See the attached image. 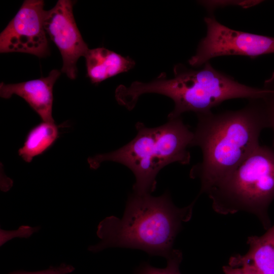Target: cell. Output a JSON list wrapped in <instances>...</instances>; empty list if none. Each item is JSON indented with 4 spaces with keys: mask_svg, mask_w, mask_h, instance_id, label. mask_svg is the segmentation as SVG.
Returning a JSON list of instances; mask_svg holds the SVG:
<instances>
[{
    "mask_svg": "<svg viewBox=\"0 0 274 274\" xmlns=\"http://www.w3.org/2000/svg\"><path fill=\"white\" fill-rule=\"evenodd\" d=\"M75 268L71 265L62 263L59 266L38 271H14L8 274H68L73 272Z\"/></svg>",
    "mask_w": 274,
    "mask_h": 274,
    "instance_id": "14",
    "label": "cell"
},
{
    "mask_svg": "<svg viewBox=\"0 0 274 274\" xmlns=\"http://www.w3.org/2000/svg\"><path fill=\"white\" fill-rule=\"evenodd\" d=\"M182 260V252L175 249L173 254L166 259L165 267L157 268L145 263L137 269L135 274H181L180 265Z\"/></svg>",
    "mask_w": 274,
    "mask_h": 274,
    "instance_id": "13",
    "label": "cell"
},
{
    "mask_svg": "<svg viewBox=\"0 0 274 274\" xmlns=\"http://www.w3.org/2000/svg\"><path fill=\"white\" fill-rule=\"evenodd\" d=\"M263 88L274 94V72L271 77L264 82Z\"/></svg>",
    "mask_w": 274,
    "mask_h": 274,
    "instance_id": "17",
    "label": "cell"
},
{
    "mask_svg": "<svg viewBox=\"0 0 274 274\" xmlns=\"http://www.w3.org/2000/svg\"><path fill=\"white\" fill-rule=\"evenodd\" d=\"M247 243V253L231 257L228 264L254 274H274V225L261 236H249Z\"/></svg>",
    "mask_w": 274,
    "mask_h": 274,
    "instance_id": "10",
    "label": "cell"
},
{
    "mask_svg": "<svg viewBox=\"0 0 274 274\" xmlns=\"http://www.w3.org/2000/svg\"><path fill=\"white\" fill-rule=\"evenodd\" d=\"M60 72L52 70L46 77L16 84H0V95L9 98L16 94L23 98L44 122L54 123L52 117L53 87Z\"/></svg>",
    "mask_w": 274,
    "mask_h": 274,
    "instance_id": "9",
    "label": "cell"
},
{
    "mask_svg": "<svg viewBox=\"0 0 274 274\" xmlns=\"http://www.w3.org/2000/svg\"><path fill=\"white\" fill-rule=\"evenodd\" d=\"M220 214L245 212L269 225L267 209L274 200V149L259 145L206 193Z\"/></svg>",
    "mask_w": 274,
    "mask_h": 274,
    "instance_id": "5",
    "label": "cell"
},
{
    "mask_svg": "<svg viewBox=\"0 0 274 274\" xmlns=\"http://www.w3.org/2000/svg\"><path fill=\"white\" fill-rule=\"evenodd\" d=\"M268 91L267 94L263 98V99L268 114L269 128H271L273 132L272 146L273 148H274V94L271 91Z\"/></svg>",
    "mask_w": 274,
    "mask_h": 274,
    "instance_id": "15",
    "label": "cell"
},
{
    "mask_svg": "<svg viewBox=\"0 0 274 274\" xmlns=\"http://www.w3.org/2000/svg\"><path fill=\"white\" fill-rule=\"evenodd\" d=\"M207 34L199 42L196 52L188 60L197 67L214 57L242 55L252 58L274 53V37L230 28L219 22L213 15L204 18Z\"/></svg>",
    "mask_w": 274,
    "mask_h": 274,
    "instance_id": "6",
    "label": "cell"
},
{
    "mask_svg": "<svg viewBox=\"0 0 274 274\" xmlns=\"http://www.w3.org/2000/svg\"><path fill=\"white\" fill-rule=\"evenodd\" d=\"M74 2L58 1L51 10L46 11L44 28L46 33L58 48L62 57L61 71L71 79L77 76L76 63L89 49L83 40L73 12Z\"/></svg>",
    "mask_w": 274,
    "mask_h": 274,
    "instance_id": "8",
    "label": "cell"
},
{
    "mask_svg": "<svg viewBox=\"0 0 274 274\" xmlns=\"http://www.w3.org/2000/svg\"><path fill=\"white\" fill-rule=\"evenodd\" d=\"M135 128L137 134L128 144L114 151L89 157L88 163L93 169L106 161L121 163L134 174L133 193L151 194L161 169L174 162L189 164L191 155L187 149L192 147L194 133L181 117L153 128L138 122Z\"/></svg>",
    "mask_w": 274,
    "mask_h": 274,
    "instance_id": "4",
    "label": "cell"
},
{
    "mask_svg": "<svg viewBox=\"0 0 274 274\" xmlns=\"http://www.w3.org/2000/svg\"><path fill=\"white\" fill-rule=\"evenodd\" d=\"M174 77L167 79L161 73L148 82L134 81L127 88V94L133 101L146 93H157L171 98L175 104L168 119L181 117L187 112L196 115L207 113L224 101L234 98L248 100L263 98L267 93L263 88L251 87L240 83L231 77L214 68L207 62L202 68L193 70L182 63L174 67Z\"/></svg>",
    "mask_w": 274,
    "mask_h": 274,
    "instance_id": "3",
    "label": "cell"
},
{
    "mask_svg": "<svg viewBox=\"0 0 274 274\" xmlns=\"http://www.w3.org/2000/svg\"><path fill=\"white\" fill-rule=\"evenodd\" d=\"M42 0H25L0 35L1 53L20 52L40 58L49 53Z\"/></svg>",
    "mask_w": 274,
    "mask_h": 274,
    "instance_id": "7",
    "label": "cell"
},
{
    "mask_svg": "<svg viewBox=\"0 0 274 274\" xmlns=\"http://www.w3.org/2000/svg\"><path fill=\"white\" fill-rule=\"evenodd\" d=\"M84 57L87 75L93 84L128 72L135 64L129 56L124 57L103 47L89 49Z\"/></svg>",
    "mask_w": 274,
    "mask_h": 274,
    "instance_id": "11",
    "label": "cell"
},
{
    "mask_svg": "<svg viewBox=\"0 0 274 274\" xmlns=\"http://www.w3.org/2000/svg\"><path fill=\"white\" fill-rule=\"evenodd\" d=\"M58 126L54 123L42 122L32 128L26 136L18 155L26 162L45 152L58 138Z\"/></svg>",
    "mask_w": 274,
    "mask_h": 274,
    "instance_id": "12",
    "label": "cell"
},
{
    "mask_svg": "<svg viewBox=\"0 0 274 274\" xmlns=\"http://www.w3.org/2000/svg\"><path fill=\"white\" fill-rule=\"evenodd\" d=\"M223 270L225 274H254L244 267L229 264L224 266Z\"/></svg>",
    "mask_w": 274,
    "mask_h": 274,
    "instance_id": "16",
    "label": "cell"
},
{
    "mask_svg": "<svg viewBox=\"0 0 274 274\" xmlns=\"http://www.w3.org/2000/svg\"><path fill=\"white\" fill-rule=\"evenodd\" d=\"M197 199L179 208L168 191L157 197L133 192L121 218L111 216L99 222L96 234L100 241L88 250L96 253L108 248L138 249L167 259L175 250L174 242L183 224L191 218Z\"/></svg>",
    "mask_w": 274,
    "mask_h": 274,
    "instance_id": "2",
    "label": "cell"
},
{
    "mask_svg": "<svg viewBox=\"0 0 274 274\" xmlns=\"http://www.w3.org/2000/svg\"><path fill=\"white\" fill-rule=\"evenodd\" d=\"M193 146L200 148L201 162L193 165L189 176L200 182L198 196L207 193L259 145L262 131L269 128L263 98L249 100L238 110L197 115Z\"/></svg>",
    "mask_w": 274,
    "mask_h": 274,
    "instance_id": "1",
    "label": "cell"
}]
</instances>
